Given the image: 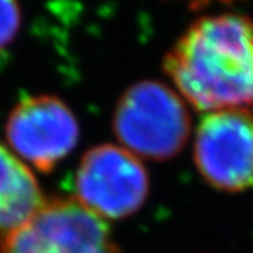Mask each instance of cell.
I'll use <instances>...</instances> for the list:
<instances>
[{
    "label": "cell",
    "instance_id": "6da1fadb",
    "mask_svg": "<svg viewBox=\"0 0 253 253\" xmlns=\"http://www.w3.org/2000/svg\"><path fill=\"white\" fill-rule=\"evenodd\" d=\"M164 70L195 110L253 112V19L238 12L198 17L167 52Z\"/></svg>",
    "mask_w": 253,
    "mask_h": 253
},
{
    "label": "cell",
    "instance_id": "7a4b0ae2",
    "mask_svg": "<svg viewBox=\"0 0 253 253\" xmlns=\"http://www.w3.org/2000/svg\"><path fill=\"white\" fill-rule=\"evenodd\" d=\"M113 130L122 148L160 162L183 150L191 133V116L175 90L160 81L143 80L119 98Z\"/></svg>",
    "mask_w": 253,
    "mask_h": 253
},
{
    "label": "cell",
    "instance_id": "3957f363",
    "mask_svg": "<svg viewBox=\"0 0 253 253\" xmlns=\"http://www.w3.org/2000/svg\"><path fill=\"white\" fill-rule=\"evenodd\" d=\"M0 253H118L105 221L77 198H52L0 244Z\"/></svg>",
    "mask_w": 253,
    "mask_h": 253
},
{
    "label": "cell",
    "instance_id": "277c9868",
    "mask_svg": "<svg viewBox=\"0 0 253 253\" xmlns=\"http://www.w3.org/2000/svg\"><path fill=\"white\" fill-rule=\"evenodd\" d=\"M77 200L99 218H125L145 203L150 180L142 162L122 147L99 145L77 171Z\"/></svg>",
    "mask_w": 253,
    "mask_h": 253
},
{
    "label": "cell",
    "instance_id": "5b68a950",
    "mask_svg": "<svg viewBox=\"0 0 253 253\" xmlns=\"http://www.w3.org/2000/svg\"><path fill=\"white\" fill-rule=\"evenodd\" d=\"M194 160L206 182L226 192L253 188V112L227 108L198 124Z\"/></svg>",
    "mask_w": 253,
    "mask_h": 253
},
{
    "label": "cell",
    "instance_id": "8992f818",
    "mask_svg": "<svg viewBox=\"0 0 253 253\" xmlns=\"http://www.w3.org/2000/svg\"><path fill=\"white\" fill-rule=\"evenodd\" d=\"M6 139L22 162L49 172L77 147L80 125L74 112L60 98L28 96L11 110Z\"/></svg>",
    "mask_w": 253,
    "mask_h": 253
},
{
    "label": "cell",
    "instance_id": "52a82bcc",
    "mask_svg": "<svg viewBox=\"0 0 253 253\" xmlns=\"http://www.w3.org/2000/svg\"><path fill=\"white\" fill-rule=\"evenodd\" d=\"M31 169L0 142V244L44 205Z\"/></svg>",
    "mask_w": 253,
    "mask_h": 253
},
{
    "label": "cell",
    "instance_id": "ba28073f",
    "mask_svg": "<svg viewBox=\"0 0 253 253\" xmlns=\"http://www.w3.org/2000/svg\"><path fill=\"white\" fill-rule=\"evenodd\" d=\"M22 25L19 0H0V52H3L17 37Z\"/></svg>",
    "mask_w": 253,
    "mask_h": 253
},
{
    "label": "cell",
    "instance_id": "9c48e42d",
    "mask_svg": "<svg viewBox=\"0 0 253 253\" xmlns=\"http://www.w3.org/2000/svg\"><path fill=\"white\" fill-rule=\"evenodd\" d=\"M180 2L186 3L191 9H205L213 3H230V2H235V0H180Z\"/></svg>",
    "mask_w": 253,
    "mask_h": 253
}]
</instances>
